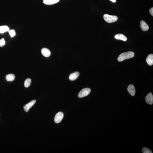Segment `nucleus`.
<instances>
[{
	"label": "nucleus",
	"mask_w": 153,
	"mask_h": 153,
	"mask_svg": "<svg viewBox=\"0 0 153 153\" xmlns=\"http://www.w3.org/2000/svg\"><path fill=\"white\" fill-rule=\"evenodd\" d=\"M60 0H43V3L47 5H52L57 3Z\"/></svg>",
	"instance_id": "ddd939ff"
},
{
	"label": "nucleus",
	"mask_w": 153,
	"mask_h": 153,
	"mask_svg": "<svg viewBox=\"0 0 153 153\" xmlns=\"http://www.w3.org/2000/svg\"><path fill=\"white\" fill-rule=\"evenodd\" d=\"M91 92V90L88 88H83L80 91L78 94V97L82 98L85 97L89 94Z\"/></svg>",
	"instance_id": "7ed1b4c3"
},
{
	"label": "nucleus",
	"mask_w": 153,
	"mask_h": 153,
	"mask_svg": "<svg viewBox=\"0 0 153 153\" xmlns=\"http://www.w3.org/2000/svg\"><path fill=\"white\" fill-rule=\"evenodd\" d=\"M145 100L147 104L150 105L152 104L153 103V96L151 92H150L145 98Z\"/></svg>",
	"instance_id": "39448f33"
},
{
	"label": "nucleus",
	"mask_w": 153,
	"mask_h": 153,
	"mask_svg": "<svg viewBox=\"0 0 153 153\" xmlns=\"http://www.w3.org/2000/svg\"><path fill=\"white\" fill-rule=\"evenodd\" d=\"M5 41L4 38H2L0 40V47H3L5 45Z\"/></svg>",
	"instance_id": "6ab92c4d"
},
{
	"label": "nucleus",
	"mask_w": 153,
	"mask_h": 153,
	"mask_svg": "<svg viewBox=\"0 0 153 153\" xmlns=\"http://www.w3.org/2000/svg\"><path fill=\"white\" fill-rule=\"evenodd\" d=\"M79 75V72H75L71 74L70 75L69 79L71 81H73L76 79L78 78Z\"/></svg>",
	"instance_id": "9b49d317"
},
{
	"label": "nucleus",
	"mask_w": 153,
	"mask_h": 153,
	"mask_svg": "<svg viewBox=\"0 0 153 153\" xmlns=\"http://www.w3.org/2000/svg\"><path fill=\"white\" fill-rule=\"evenodd\" d=\"M142 151L143 153H152V152L149 149L146 148V147L143 148L142 149Z\"/></svg>",
	"instance_id": "f3484780"
},
{
	"label": "nucleus",
	"mask_w": 153,
	"mask_h": 153,
	"mask_svg": "<svg viewBox=\"0 0 153 153\" xmlns=\"http://www.w3.org/2000/svg\"><path fill=\"white\" fill-rule=\"evenodd\" d=\"M149 13H150V14L151 15V16H153V8H150V9H149Z\"/></svg>",
	"instance_id": "aec40b11"
},
{
	"label": "nucleus",
	"mask_w": 153,
	"mask_h": 153,
	"mask_svg": "<svg viewBox=\"0 0 153 153\" xmlns=\"http://www.w3.org/2000/svg\"><path fill=\"white\" fill-rule=\"evenodd\" d=\"M127 90L131 96H134L135 94L136 90L134 85H130L128 87Z\"/></svg>",
	"instance_id": "0eeeda50"
},
{
	"label": "nucleus",
	"mask_w": 153,
	"mask_h": 153,
	"mask_svg": "<svg viewBox=\"0 0 153 153\" xmlns=\"http://www.w3.org/2000/svg\"><path fill=\"white\" fill-rule=\"evenodd\" d=\"M15 75L12 74H10L7 75L6 76V80L8 81H12L14 80Z\"/></svg>",
	"instance_id": "2eb2a0df"
},
{
	"label": "nucleus",
	"mask_w": 153,
	"mask_h": 153,
	"mask_svg": "<svg viewBox=\"0 0 153 153\" xmlns=\"http://www.w3.org/2000/svg\"><path fill=\"white\" fill-rule=\"evenodd\" d=\"M103 18L105 21L109 23H113L116 21L118 20V17L115 15H110L105 14L103 15Z\"/></svg>",
	"instance_id": "f03ea898"
},
{
	"label": "nucleus",
	"mask_w": 153,
	"mask_h": 153,
	"mask_svg": "<svg viewBox=\"0 0 153 153\" xmlns=\"http://www.w3.org/2000/svg\"><path fill=\"white\" fill-rule=\"evenodd\" d=\"M41 52L43 56L47 57H50L51 54L50 50L48 49L45 48L42 49Z\"/></svg>",
	"instance_id": "1a4fd4ad"
},
{
	"label": "nucleus",
	"mask_w": 153,
	"mask_h": 153,
	"mask_svg": "<svg viewBox=\"0 0 153 153\" xmlns=\"http://www.w3.org/2000/svg\"><path fill=\"white\" fill-rule=\"evenodd\" d=\"M9 34L10 35L11 37H13L16 35L15 31L14 29H12V30H9Z\"/></svg>",
	"instance_id": "a211bd4d"
},
{
	"label": "nucleus",
	"mask_w": 153,
	"mask_h": 153,
	"mask_svg": "<svg viewBox=\"0 0 153 153\" xmlns=\"http://www.w3.org/2000/svg\"><path fill=\"white\" fill-rule=\"evenodd\" d=\"M146 61L147 64L150 66H152L153 64V54H150L147 56L146 59Z\"/></svg>",
	"instance_id": "9d476101"
},
{
	"label": "nucleus",
	"mask_w": 153,
	"mask_h": 153,
	"mask_svg": "<svg viewBox=\"0 0 153 153\" xmlns=\"http://www.w3.org/2000/svg\"><path fill=\"white\" fill-rule=\"evenodd\" d=\"M64 113L62 112H59L56 115L54 118V120L55 123H60L63 118Z\"/></svg>",
	"instance_id": "20e7f679"
},
{
	"label": "nucleus",
	"mask_w": 153,
	"mask_h": 153,
	"mask_svg": "<svg viewBox=\"0 0 153 153\" xmlns=\"http://www.w3.org/2000/svg\"><path fill=\"white\" fill-rule=\"evenodd\" d=\"M36 102V100H32L24 106V108L25 111L26 112H29V109L35 104Z\"/></svg>",
	"instance_id": "423d86ee"
},
{
	"label": "nucleus",
	"mask_w": 153,
	"mask_h": 153,
	"mask_svg": "<svg viewBox=\"0 0 153 153\" xmlns=\"http://www.w3.org/2000/svg\"><path fill=\"white\" fill-rule=\"evenodd\" d=\"M134 53L132 51H128L121 53L118 58V60L119 62H122L124 60L132 58L134 56Z\"/></svg>",
	"instance_id": "f257e3e1"
},
{
	"label": "nucleus",
	"mask_w": 153,
	"mask_h": 153,
	"mask_svg": "<svg viewBox=\"0 0 153 153\" xmlns=\"http://www.w3.org/2000/svg\"><path fill=\"white\" fill-rule=\"evenodd\" d=\"M140 27L143 31H146L149 30V27L148 25L144 21L140 22Z\"/></svg>",
	"instance_id": "6e6552de"
},
{
	"label": "nucleus",
	"mask_w": 153,
	"mask_h": 153,
	"mask_svg": "<svg viewBox=\"0 0 153 153\" xmlns=\"http://www.w3.org/2000/svg\"><path fill=\"white\" fill-rule=\"evenodd\" d=\"M9 29L7 26H0V33H3L7 32H9Z\"/></svg>",
	"instance_id": "4468645a"
},
{
	"label": "nucleus",
	"mask_w": 153,
	"mask_h": 153,
	"mask_svg": "<svg viewBox=\"0 0 153 153\" xmlns=\"http://www.w3.org/2000/svg\"><path fill=\"white\" fill-rule=\"evenodd\" d=\"M109 0L111 1L112 2L115 3L116 2V0Z\"/></svg>",
	"instance_id": "412c9836"
},
{
	"label": "nucleus",
	"mask_w": 153,
	"mask_h": 153,
	"mask_svg": "<svg viewBox=\"0 0 153 153\" xmlns=\"http://www.w3.org/2000/svg\"><path fill=\"white\" fill-rule=\"evenodd\" d=\"M115 38L117 40H121L123 41H126L127 40V38L126 36L122 34H118L115 36Z\"/></svg>",
	"instance_id": "f8f14e48"
},
{
	"label": "nucleus",
	"mask_w": 153,
	"mask_h": 153,
	"mask_svg": "<svg viewBox=\"0 0 153 153\" xmlns=\"http://www.w3.org/2000/svg\"><path fill=\"white\" fill-rule=\"evenodd\" d=\"M31 79L29 78L26 79L25 81L24 86L25 87L27 88L29 86L31 83Z\"/></svg>",
	"instance_id": "dca6fc26"
}]
</instances>
